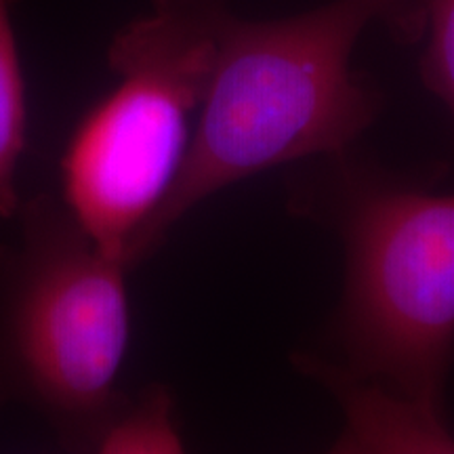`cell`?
<instances>
[{"instance_id": "6da1fadb", "label": "cell", "mask_w": 454, "mask_h": 454, "mask_svg": "<svg viewBox=\"0 0 454 454\" xmlns=\"http://www.w3.org/2000/svg\"><path fill=\"white\" fill-rule=\"evenodd\" d=\"M377 17L387 21L385 0H334L282 20L230 21L184 162L133 240L130 268L225 187L280 164L349 152L381 107L349 66Z\"/></svg>"}, {"instance_id": "7a4b0ae2", "label": "cell", "mask_w": 454, "mask_h": 454, "mask_svg": "<svg viewBox=\"0 0 454 454\" xmlns=\"http://www.w3.org/2000/svg\"><path fill=\"white\" fill-rule=\"evenodd\" d=\"M293 208L333 227L345 248L334 362L444 411L454 360V194H431L343 152L328 156Z\"/></svg>"}, {"instance_id": "3957f363", "label": "cell", "mask_w": 454, "mask_h": 454, "mask_svg": "<svg viewBox=\"0 0 454 454\" xmlns=\"http://www.w3.org/2000/svg\"><path fill=\"white\" fill-rule=\"evenodd\" d=\"M231 0H152L114 34L118 84L84 114L61 158L64 204L101 251L124 261L177 177L190 116L207 93Z\"/></svg>"}, {"instance_id": "277c9868", "label": "cell", "mask_w": 454, "mask_h": 454, "mask_svg": "<svg viewBox=\"0 0 454 454\" xmlns=\"http://www.w3.org/2000/svg\"><path fill=\"white\" fill-rule=\"evenodd\" d=\"M0 247V394L47 414L70 440L95 442L127 402L116 387L129 348L127 271L64 200L41 194Z\"/></svg>"}, {"instance_id": "5b68a950", "label": "cell", "mask_w": 454, "mask_h": 454, "mask_svg": "<svg viewBox=\"0 0 454 454\" xmlns=\"http://www.w3.org/2000/svg\"><path fill=\"white\" fill-rule=\"evenodd\" d=\"M294 362L337 400L345 429L368 454H454V434L444 411L389 394L354 377L331 357L301 354Z\"/></svg>"}, {"instance_id": "8992f818", "label": "cell", "mask_w": 454, "mask_h": 454, "mask_svg": "<svg viewBox=\"0 0 454 454\" xmlns=\"http://www.w3.org/2000/svg\"><path fill=\"white\" fill-rule=\"evenodd\" d=\"M27 101L20 49L9 15L0 0V221L13 219L21 207L17 168L26 147Z\"/></svg>"}, {"instance_id": "52a82bcc", "label": "cell", "mask_w": 454, "mask_h": 454, "mask_svg": "<svg viewBox=\"0 0 454 454\" xmlns=\"http://www.w3.org/2000/svg\"><path fill=\"white\" fill-rule=\"evenodd\" d=\"M93 454H185L170 389L150 385L124 402L101 431Z\"/></svg>"}, {"instance_id": "ba28073f", "label": "cell", "mask_w": 454, "mask_h": 454, "mask_svg": "<svg viewBox=\"0 0 454 454\" xmlns=\"http://www.w3.org/2000/svg\"><path fill=\"white\" fill-rule=\"evenodd\" d=\"M429 43L421 59V76L454 116V0H425Z\"/></svg>"}, {"instance_id": "9c48e42d", "label": "cell", "mask_w": 454, "mask_h": 454, "mask_svg": "<svg viewBox=\"0 0 454 454\" xmlns=\"http://www.w3.org/2000/svg\"><path fill=\"white\" fill-rule=\"evenodd\" d=\"M387 4V21L406 38L421 30L425 21V3L419 0H385Z\"/></svg>"}, {"instance_id": "30bf717a", "label": "cell", "mask_w": 454, "mask_h": 454, "mask_svg": "<svg viewBox=\"0 0 454 454\" xmlns=\"http://www.w3.org/2000/svg\"><path fill=\"white\" fill-rule=\"evenodd\" d=\"M328 454H368V452L366 448L362 446L348 429H345L343 435H340L339 442L331 448V452Z\"/></svg>"}]
</instances>
